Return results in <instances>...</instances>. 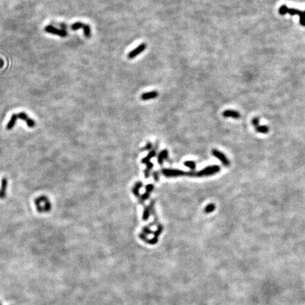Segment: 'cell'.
<instances>
[{
	"mask_svg": "<svg viewBox=\"0 0 305 305\" xmlns=\"http://www.w3.org/2000/svg\"><path fill=\"white\" fill-rule=\"evenodd\" d=\"M35 205L39 213H48L52 209V204L49 198L45 196H40L35 198Z\"/></svg>",
	"mask_w": 305,
	"mask_h": 305,
	"instance_id": "6da1fadb",
	"label": "cell"
},
{
	"mask_svg": "<svg viewBox=\"0 0 305 305\" xmlns=\"http://www.w3.org/2000/svg\"><path fill=\"white\" fill-rule=\"evenodd\" d=\"M279 13L281 15H285L286 14H289L291 16L298 15L300 16V24L302 26H305V11L289 8L286 5H282L279 9Z\"/></svg>",
	"mask_w": 305,
	"mask_h": 305,
	"instance_id": "7a4b0ae2",
	"label": "cell"
},
{
	"mask_svg": "<svg viewBox=\"0 0 305 305\" xmlns=\"http://www.w3.org/2000/svg\"><path fill=\"white\" fill-rule=\"evenodd\" d=\"M220 168L218 165H211L206 167V168L202 169L199 172H196V177H206L211 176L220 172Z\"/></svg>",
	"mask_w": 305,
	"mask_h": 305,
	"instance_id": "3957f363",
	"label": "cell"
},
{
	"mask_svg": "<svg viewBox=\"0 0 305 305\" xmlns=\"http://www.w3.org/2000/svg\"><path fill=\"white\" fill-rule=\"evenodd\" d=\"M44 30H45L46 33H50V34L57 35V36H59V37H66L68 36V33L66 32L65 30L57 28L55 26H52V25L47 26L45 27Z\"/></svg>",
	"mask_w": 305,
	"mask_h": 305,
	"instance_id": "277c9868",
	"label": "cell"
},
{
	"mask_svg": "<svg viewBox=\"0 0 305 305\" xmlns=\"http://www.w3.org/2000/svg\"><path fill=\"white\" fill-rule=\"evenodd\" d=\"M162 173L167 177H177L186 175L184 171L178 169H162Z\"/></svg>",
	"mask_w": 305,
	"mask_h": 305,
	"instance_id": "5b68a950",
	"label": "cell"
},
{
	"mask_svg": "<svg viewBox=\"0 0 305 305\" xmlns=\"http://www.w3.org/2000/svg\"><path fill=\"white\" fill-rule=\"evenodd\" d=\"M212 155L215 156V157H216L220 161H221V162H222L224 166L229 167L230 165V162L228 158H227V156H225L224 153H223L222 152L219 151L217 149L212 150Z\"/></svg>",
	"mask_w": 305,
	"mask_h": 305,
	"instance_id": "8992f818",
	"label": "cell"
},
{
	"mask_svg": "<svg viewBox=\"0 0 305 305\" xmlns=\"http://www.w3.org/2000/svg\"><path fill=\"white\" fill-rule=\"evenodd\" d=\"M146 47H147V45H146V43L140 44L137 47L131 50L130 53L128 54V58L129 59H133V58L137 57L138 55L143 53Z\"/></svg>",
	"mask_w": 305,
	"mask_h": 305,
	"instance_id": "52a82bcc",
	"label": "cell"
},
{
	"mask_svg": "<svg viewBox=\"0 0 305 305\" xmlns=\"http://www.w3.org/2000/svg\"><path fill=\"white\" fill-rule=\"evenodd\" d=\"M18 114V118L20 119V120H24L25 122L26 123L27 126L30 128H33V127H35V120H33L31 119L30 117L27 115V114L25 112H21Z\"/></svg>",
	"mask_w": 305,
	"mask_h": 305,
	"instance_id": "ba28073f",
	"label": "cell"
},
{
	"mask_svg": "<svg viewBox=\"0 0 305 305\" xmlns=\"http://www.w3.org/2000/svg\"><path fill=\"white\" fill-rule=\"evenodd\" d=\"M223 116L225 118L232 117L233 119H236V120H237V119L240 118L241 114H240L239 112L235 111V110H225V111L223 112Z\"/></svg>",
	"mask_w": 305,
	"mask_h": 305,
	"instance_id": "9c48e42d",
	"label": "cell"
},
{
	"mask_svg": "<svg viewBox=\"0 0 305 305\" xmlns=\"http://www.w3.org/2000/svg\"><path fill=\"white\" fill-rule=\"evenodd\" d=\"M8 185V179L7 177H4L2 180V186L0 189V198L4 199L7 196V189Z\"/></svg>",
	"mask_w": 305,
	"mask_h": 305,
	"instance_id": "30bf717a",
	"label": "cell"
},
{
	"mask_svg": "<svg viewBox=\"0 0 305 305\" xmlns=\"http://www.w3.org/2000/svg\"><path fill=\"white\" fill-rule=\"evenodd\" d=\"M158 96V92L156 91H152L150 92H147V93H144L141 95V99L142 100H151L154 99V98H157Z\"/></svg>",
	"mask_w": 305,
	"mask_h": 305,
	"instance_id": "8fae6325",
	"label": "cell"
},
{
	"mask_svg": "<svg viewBox=\"0 0 305 305\" xmlns=\"http://www.w3.org/2000/svg\"><path fill=\"white\" fill-rule=\"evenodd\" d=\"M18 120V118L17 114H12L11 118H10V120L9 121V122L7 123V127H6V128H7V130H11V129H13L14 126H15L16 123V122H17Z\"/></svg>",
	"mask_w": 305,
	"mask_h": 305,
	"instance_id": "7c38bea8",
	"label": "cell"
},
{
	"mask_svg": "<svg viewBox=\"0 0 305 305\" xmlns=\"http://www.w3.org/2000/svg\"><path fill=\"white\" fill-rule=\"evenodd\" d=\"M168 152L167 150H163L160 152L159 155L158 156V162L160 165H162V162L168 158Z\"/></svg>",
	"mask_w": 305,
	"mask_h": 305,
	"instance_id": "4fadbf2b",
	"label": "cell"
},
{
	"mask_svg": "<svg viewBox=\"0 0 305 305\" xmlns=\"http://www.w3.org/2000/svg\"><path fill=\"white\" fill-rule=\"evenodd\" d=\"M254 127H255L256 131L258 133H268V131H269V127L268 126H266V125H260V124H259L256 125V126Z\"/></svg>",
	"mask_w": 305,
	"mask_h": 305,
	"instance_id": "5bb4252c",
	"label": "cell"
},
{
	"mask_svg": "<svg viewBox=\"0 0 305 305\" xmlns=\"http://www.w3.org/2000/svg\"><path fill=\"white\" fill-rule=\"evenodd\" d=\"M142 185H143V184H142V182H141V181H137V182L135 184L132 189L133 194H134V196H139V189L141 188Z\"/></svg>",
	"mask_w": 305,
	"mask_h": 305,
	"instance_id": "9a60e30c",
	"label": "cell"
},
{
	"mask_svg": "<svg viewBox=\"0 0 305 305\" xmlns=\"http://www.w3.org/2000/svg\"><path fill=\"white\" fill-rule=\"evenodd\" d=\"M83 33H84V35L85 37L87 38H90L91 37V27L89 26V25L88 24H84L83 27Z\"/></svg>",
	"mask_w": 305,
	"mask_h": 305,
	"instance_id": "2e32d148",
	"label": "cell"
},
{
	"mask_svg": "<svg viewBox=\"0 0 305 305\" xmlns=\"http://www.w3.org/2000/svg\"><path fill=\"white\" fill-rule=\"evenodd\" d=\"M156 155V150H151L149 153L148 154L147 156H146L145 158H143V160H142V162L143 163H147V162H150V160L151 159V158H152L153 157H155Z\"/></svg>",
	"mask_w": 305,
	"mask_h": 305,
	"instance_id": "e0dca14e",
	"label": "cell"
},
{
	"mask_svg": "<svg viewBox=\"0 0 305 305\" xmlns=\"http://www.w3.org/2000/svg\"><path fill=\"white\" fill-rule=\"evenodd\" d=\"M153 168V164L152 162H148L146 163V168L144 171V175H145V178H148L150 176V172L151 169Z\"/></svg>",
	"mask_w": 305,
	"mask_h": 305,
	"instance_id": "ac0fdd59",
	"label": "cell"
},
{
	"mask_svg": "<svg viewBox=\"0 0 305 305\" xmlns=\"http://www.w3.org/2000/svg\"><path fill=\"white\" fill-rule=\"evenodd\" d=\"M83 25L84 24H83L82 22L77 21L76 23H74V24H73L72 26H70V29L72 30H79V29L83 28Z\"/></svg>",
	"mask_w": 305,
	"mask_h": 305,
	"instance_id": "d6986e66",
	"label": "cell"
},
{
	"mask_svg": "<svg viewBox=\"0 0 305 305\" xmlns=\"http://www.w3.org/2000/svg\"><path fill=\"white\" fill-rule=\"evenodd\" d=\"M215 209H216V205L214 204H210L208 206H206L204 211L206 214H210V213L214 211Z\"/></svg>",
	"mask_w": 305,
	"mask_h": 305,
	"instance_id": "ffe728a7",
	"label": "cell"
},
{
	"mask_svg": "<svg viewBox=\"0 0 305 305\" xmlns=\"http://www.w3.org/2000/svg\"><path fill=\"white\" fill-rule=\"evenodd\" d=\"M185 166H187L189 168L191 171H194L196 168V163L194 161H186L184 163Z\"/></svg>",
	"mask_w": 305,
	"mask_h": 305,
	"instance_id": "44dd1931",
	"label": "cell"
},
{
	"mask_svg": "<svg viewBox=\"0 0 305 305\" xmlns=\"http://www.w3.org/2000/svg\"><path fill=\"white\" fill-rule=\"evenodd\" d=\"M150 216V209L148 207H145L143 210V220L144 221H146L149 218Z\"/></svg>",
	"mask_w": 305,
	"mask_h": 305,
	"instance_id": "7402d4cb",
	"label": "cell"
},
{
	"mask_svg": "<svg viewBox=\"0 0 305 305\" xmlns=\"http://www.w3.org/2000/svg\"><path fill=\"white\" fill-rule=\"evenodd\" d=\"M162 230H163V227H162V225H158L157 230L155 231V232H153L154 237H158H158H159L160 234L162 233Z\"/></svg>",
	"mask_w": 305,
	"mask_h": 305,
	"instance_id": "603a6c76",
	"label": "cell"
},
{
	"mask_svg": "<svg viewBox=\"0 0 305 305\" xmlns=\"http://www.w3.org/2000/svg\"><path fill=\"white\" fill-rule=\"evenodd\" d=\"M149 196H150V194L149 193H147V192H146V193H144L143 194H142L141 196V198H139V202L143 203L144 202V201H146V200H147L148 198H149Z\"/></svg>",
	"mask_w": 305,
	"mask_h": 305,
	"instance_id": "cb8c5ba5",
	"label": "cell"
},
{
	"mask_svg": "<svg viewBox=\"0 0 305 305\" xmlns=\"http://www.w3.org/2000/svg\"><path fill=\"white\" fill-rule=\"evenodd\" d=\"M143 234H145V235H149V234H152V233H153L151 231V230H150L149 228V227H143Z\"/></svg>",
	"mask_w": 305,
	"mask_h": 305,
	"instance_id": "d4e9b609",
	"label": "cell"
},
{
	"mask_svg": "<svg viewBox=\"0 0 305 305\" xmlns=\"http://www.w3.org/2000/svg\"><path fill=\"white\" fill-rule=\"evenodd\" d=\"M154 189V185H148L146 186V192H147V193H150L152 190H153Z\"/></svg>",
	"mask_w": 305,
	"mask_h": 305,
	"instance_id": "484cf974",
	"label": "cell"
},
{
	"mask_svg": "<svg viewBox=\"0 0 305 305\" xmlns=\"http://www.w3.org/2000/svg\"><path fill=\"white\" fill-rule=\"evenodd\" d=\"M152 175H153V177L156 181L159 180V176H158V173L157 172H154L152 173Z\"/></svg>",
	"mask_w": 305,
	"mask_h": 305,
	"instance_id": "4316f807",
	"label": "cell"
},
{
	"mask_svg": "<svg viewBox=\"0 0 305 305\" xmlns=\"http://www.w3.org/2000/svg\"><path fill=\"white\" fill-rule=\"evenodd\" d=\"M151 147H152L151 143H148L147 144V145H146V148H144V150H150V148H151Z\"/></svg>",
	"mask_w": 305,
	"mask_h": 305,
	"instance_id": "83f0119b",
	"label": "cell"
},
{
	"mask_svg": "<svg viewBox=\"0 0 305 305\" xmlns=\"http://www.w3.org/2000/svg\"><path fill=\"white\" fill-rule=\"evenodd\" d=\"M0 62H3V61L2 59H0ZM3 64H0V67H2V66H3Z\"/></svg>",
	"mask_w": 305,
	"mask_h": 305,
	"instance_id": "f1b7e54d",
	"label": "cell"
},
{
	"mask_svg": "<svg viewBox=\"0 0 305 305\" xmlns=\"http://www.w3.org/2000/svg\"><path fill=\"white\" fill-rule=\"evenodd\" d=\"M0 305H2V304H1V302H0Z\"/></svg>",
	"mask_w": 305,
	"mask_h": 305,
	"instance_id": "f546056e",
	"label": "cell"
}]
</instances>
